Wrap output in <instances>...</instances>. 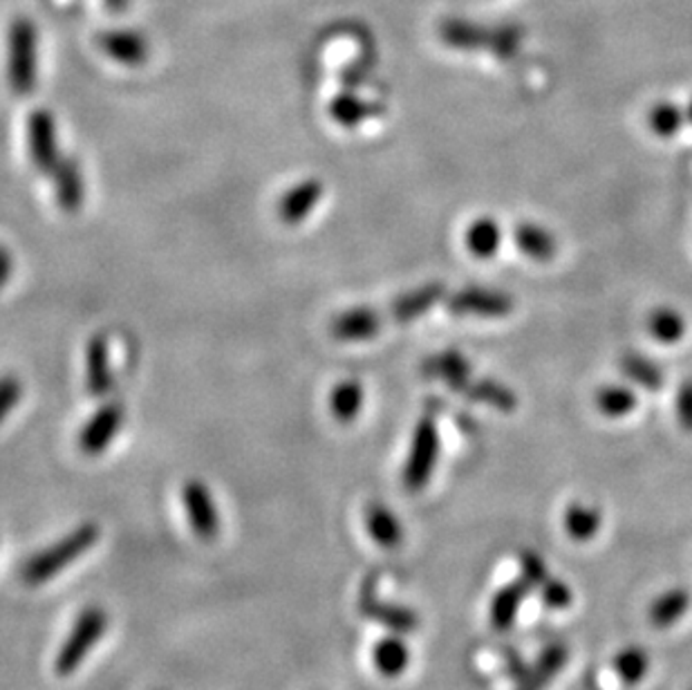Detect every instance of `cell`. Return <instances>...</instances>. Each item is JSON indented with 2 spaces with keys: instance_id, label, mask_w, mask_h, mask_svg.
Returning a JSON list of instances; mask_svg holds the SVG:
<instances>
[{
  "instance_id": "cell-8",
  "label": "cell",
  "mask_w": 692,
  "mask_h": 690,
  "mask_svg": "<svg viewBox=\"0 0 692 690\" xmlns=\"http://www.w3.org/2000/svg\"><path fill=\"white\" fill-rule=\"evenodd\" d=\"M182 503L188 518L191 529L202 541H213L220 534V514L215 507V501L204 483L188 480L182 489Z\"/></svg>"
},
{
  "instance_id": "cell-26",
  "label": "cell",
  "mask_w": 692,
  "mask_h": 690,
  "mask_svg": "<svg viewBox=\"0 0 692 690\" xmlns=\"http://www.w3.org/2000/svg\"><path fill=\"white\" fill-rule=\"evenodd\" d=\"M685 319L681 312L663 305L656 308L654 312H650L647 317V332L652 334V339H656L663 346H674L685 337Z\"/></svg>"
},
{
  "instance_id": "cell-17",
  "label": "cell",
  "mask_w": 692,
  "mask_h": 690,
  "mask_svg": "<svg viewBox=\"0 0 692 690\" xmlns=\"http://www.w3.org/2000/svg\"><path fill=\"white\" fill-rule=\"evenodd\" d=\"M516 247L536 263H549L558 254V241L545 226L534 222H523L514 229Z\"/></svg>"
},
{
  "instance_id": "cell-33",
  "label": "cell",
  "mask_w": 692,
  "mask_h": 690,
  "mask_svg": "<svg viewBox=\"0 0 692 690\" xmlns=\"http://www.w3.org/2000/svg\"><path fill=\"white\" fill-rule=\"evenodd\" d=\"M647 668H650V657L643 648H636V645L621 650L614 659V670L621 677V681L627 686L639 683L647 674Z\"/></svg>"
},
{
  "instance_id": "cell-27",
  "label": "cell",
  "mask_w": 692,
  "mask_h": 690,
  "mask_svg": "<svg viewBox=\"0 0 692 690\" xmlns=\"http://www.w3.org/2000/svg\"><path fill=\"white\" fill-rule=\"evenodd\" d=\"M465 395L471 399V401H478V404H487L491 408H498V410H505V412H511L516 406H518V397L516 392L500 383V381H494V379H480V381H471L465 390Z\"/></svg>"
},
{
  "instance_id": "cell-29",
  "label": "cell",
  "mask_w": 692,
  "mask_h": 690,
  "mask_svg": "<svg viewBox=\"0 0 692 690\" xmlns=\"http://www.w3.org/2000/svg\"><path fill=\"white\" fill-rule=\"evenodd\" d=\"M565 532L576 541V543H587L592 541L598 529H601V512L596 507H587L581 503H574L565 509Z\"/></svg>"
},
{
  "instance_id": "cell-24",
  "label": "cell",
  "mask_w": 692,
  "mask_h": 690,
  "mask_svg": "<svg viewBox=\"0 0 692 690\" xmlns=\"http://www.w3.org/2000/svg\"><path fill=\"white\" fill-rule=\"evenodd\" d=\"M366 401L363 386L354 379H345L337 383L330 392V412L339 424H352Z\"/></svg>"
},
{
  "instance_id": "cell-2",
  "label": "cell",
  "mask_w": 692,
  "mask_h": 690,
  "mask_svg": "<svg viewBox=\"0 0 692 690\" xmlns=\"http://www.w3.org/2000/svg\"><path fill=\"white\" fill-rule=\"evenodd\" d=\"M99 541V527L95 523H86L77 527L72 534L39 552L23 565V581L28 585H43L52 581L61 570L72 565L79 556L95 547Z\"/></svg>"
},
{
  "instance_id": "cell-35",
  "label": "cell",
  "mask_w": 692,
  "mask_h": 690,
  "mask_svg": "<svg viewBox=\"0 0 692 690\" xmlns=\"http://www.w3.org/2000/svg\"><path fill=\"white\" fill-rule=\"evenodd\" d=\"M23 399V383L14 375L0 377V424L8 419V415L21 404Z\"/></svg>"
},
{
  "instance_id": "cell-28",
  "label": "cell",
  "mask_w": 692,
  "mask_h": 690,
  "mask_svg": "<svg viewBox=\"0 0 692 690\" xmlns=\"http://www.w3.org/2000/svg\"><path fill=\"white\" fill-rule=\"evenodd\" d=\"M621 370L627 379L645 390H661L665 383V372L650 357L639 352H627L621 359Z\"/></svg>"
},
{
  "instance_id": "cell-4",
  "label": "cell",
  "mask_w": 692,
  "mask_h": 690,
  "mask_svg": "<svg viewBox=\"0 0 692 690\" xmlns=\"http://www.w3.org/2000/svg\"><path fill=\"white\" fill-rule=\"evenodd\" d=\"M439 459V430L430 415H423L415 426L410 450L403 465V487L412 494L421 492L437 467Z\"/></svg>"
},
{
  "instance_id": "cell-31",
  "label": "cell",
  "mask_w": 692,
  "mask_h": 690,
  "mask_svg": "<svg viewBox=\"0 0 692 690\" xmlns=\"http://www.w3.org/2000/svg\"><path fill=\"white\" fill-rule=\"evenodd\" d=\"M690 608V594L685 590H670L661 594L650 608V621L656 628H667L676 623Z\"/></svg>"
},
{
  "instance_id": "cell-19",
  "label": "cell",
  "mask_w": 692,
  "mask_h": 690,
  "mask_svg": "<svg viewBox=\"0 0 692 690\" xmlns=\"http://www.w3.org/2000/svg\"><path fill=\"white\" fill-rule=\"evenodd\" d=\"M328 113H330L332 122H337L339 126H343V128H357L359 124L379 117V115L383 113V108H381L379 104H372V101L361 99L359 95L341 93V95H337V97L330 101Z\"/></svg>"
},
{
  "instance_id": "cell-1",
  "label": "cell",
  "mask_w": 692,
  "mask_h": 690,
  "mask_svg": "<svg viewBox=\"0 0 692 690\" xmlns=\"http://www.w3.org/2000/svg\"><path fill=\"white\" fill-rule=\"evenodd\" d=\"M8 81L17 97H30L39 84V30L19 17L8 35Z\"/></svg>"
},
{
  "instance_id": "cell-15",
  "label": "cell",
  "mask_w": 692,
  "mask_h": 690,
  "mask_svg": "<svg viewBox=\"0 0 692 690\" xmlns=\"http://www.w3.org/2000/svg\"><path fill=\"white\" fill-rule=\"evenodd\" d=\"M50 175H52V186H55L59 206L68 213L79 211L84 204V195H86L84 173H81L79 162L75 157H61Z\"/></svg>"
},
{
  "instance_id": "cell-36",
  "label": "cell",
  "mask_w": 692,
  "mask_h": 690,
  "mask_svg": "<svg viewBox=\"0 0 692 690\" xmlns=\"http://www.w3.org/2000/svg\"><path fill=\"white\" fill-rule=\"evenodd\" d=\"M543 601L552 610H567L572 605V601H574V594H572V590L563 581L547 579L543 583Z\"/></svg>"
},
{
  "instance_id": "cell-39",
  "label": "cell",
  "mask_w": 692,
  "mask_h": 690,
  "mask_svg": "<svg viewBox=\"0 0 692 690\" xmlns=\"http://www.w3.org/2000/svg\"><path fill=\"white\" fill-rule=\"evenodd\" d=\"M12 272H14V261H12L10 252L0 245V288H6L10 283Z\"/></svg>"
},
{
  "instance_id": "cell-16",
  "label": "cell",
  "mask_w": 692,
  "mask_h": 690,
  "mask_svg": "<svg viewBox=\"0 0 692 690\" xmlns=\"http://www.w3.org/2000/svg\"><path fill=\"white\" fill-rule=\"evenodd\" d=\"M359 610L363 616L394 630V632H415L419 625V619L412 610L399 608V605H390V603H381L368 587L361 594L359 601Z\"/></svg>"
},
{
  "instance_id": "cell-22",
  "label": "cell",
  "mask_w": 692,
  "mask_h": 690,
  "mask_svg": "<svg viewBox=\"0 0 692 690\" xmlns=\"http://www.w3.org/2000/svg\"><path fill=\"white\" fill-rule=\"evenodd\" d=\"M529 583L523 579V581H516L507 587H503L494 601H491V625L498 630V632H505L509 630L516 619H518V612H520V605L523 601L527 599V592H529Z\"/></svg>"
},
{
  "instance_id": "cell-18",
  "label": "cell",
  "mask_w": 692,
  "mask_h": 690,
  "mask_svg": "<svg viewBox=\"0 0 692 690\" xmlns=\"http://www.w3.org/2000/svg\"><path fill=\"white\" fill-rule=\"evenodd\" d=\"M441 299H444V285L430 283V285H423V288H417L412 292L397 297L390 305V314L397 323H410L423 317L426 312H430Z\"/></svg>"
},
{
  "instance_id": "cell-21",
  "label": "cell",
  "mask_w": 692,
  "mask_h": 690,
  "mask_svg": "<svg viewBox=\"0 0 692 690\" xmlns=\"http://www.w3.org/2000/svg\"><path fill=\"white\" fill-rule=\"evenodd\" d=\"M503 245V229L491 215H483L467 229V250L478 261H491Z\"/></svg>"
},
{
  "instance_id": "cell-23",
  "label": "cell",
  "mask_w": 692,
  "mask_h": 690,
  "mask_svg": "<svg viewBox=\"0 0 692 690\" xmlns=\"http://www.w3.org/2000/svg\"><path fill=\"white\" fill-rule=\"evenodd\" d=\"M567 659H569V652L565 645L556 643V645L545 648L538 663L532 670H527L525 677L520 679L518 690H545L547 683L565 668Z\"/></svg>"
},
{
  "instance_id": "cell-25",
  "label": "cell",
  "mask_w": 692,
  "mask_h": 690,
  "mask_svg": "<svg viewBox=\"0 0 692 690\" xmlns=\"http://www.w3.org/2000/svg\"><path fill=\"white\" fill-rule=\"evenodd\" d=\"M372 661L383 677H399L410 663V650L399 636H386L374 645Z\"/></svg>"
},
{
  "instance_id": "cell-11",
  "label": "cell",
  "mask_w": 692,
  "mask_h": 690,
  "mask_svg": "<svg viewBox=\"0 0 692 690\" xmlns=\"http://www.w3.org/2000/svg\"><path fill=\"white\" fill-rule=\"evenodd\" d=\"M86 388L92 397H108L115 388V370L106 334L90 337L86 346Z\"/></svg>"
},
{
  "instance_id": "cell-20",
  "label": "cell",
  "mask_w": 692,
  "mask_h": 690,
  "mask_svg": "<svg viewBox=\"0 0 692 690\" xmlns=\"http://www.w3.org/2000/svg\"><path fill=\"white\" fill-rule=\"evenodd\" d=\"M366 529L370 538L383 550H397L403 543V527L399 518L379 503L366 509Z\"/></svg>"
},
{
  "instance_id": "cell-6",
  "label": "cell",
  "mask_w": 692,
  "mask_h": 690,
  "mask_svg": "<svg viewBox=\"0 0 692 690\" xmlns=\"http://www.w3.org/2000/svg\"><path fill=\"white\" fill-rule=\"evenodd\" d=\"M516 310L511 294L489 288H467L448 299V312L455 317L503 319Z\"/></svg>"
},
{
  "instance_id": "cell-13",
  "label": "cell",
  "mask_w": 692,
  "mask_h": 690,
  "mask_svg": "<svg viewBox=\"0 0 692 690\" xmlns=\"http://www.w3.org/2000/svg\"><path fill=\"white\" fill-rule=\"evenodd\" d=\"M423 375L430 379L444 381L455 392H465L474 381V368L469 359L457 350H444L423 363Z\"/></svg>"
},
{
  "instance_id": "cell-34",
  "label": "cell",
  "mask_w": 692,
  "mask_h": 690,
  "mask_svg": "<svg viewBox=\"0 0 692 690\" xmlns=\"http://www.w3.org/2000/svg\"><path fill=\"white\" fill-rule=\"evenodd\" d=\"M523 39H525V28L516 26V23H503L494 28V46L491 52L503 59V61H511L520 48H523Z\"/></svg>"
},
{
  "instance_id": "cell-32",
  "label": "cell",
  "mask_w": 692,
  "mask_h": 690,
  "mask_svg": "<svg viewBox=\"0 0 692 690\" xmlns=\"http://www.w3.org/2000/svg\"><path fill=\"white\" fill-rule=\"evenodd\" d=\"M683 119H685V110H681L676 104L672 101H659L650 108V115H647V124H650V130L656 135V137H663V139H670L674 137L681 126H683Z\"/></svg>"
},
{
  "instance_id": "cell-10",
  "label": "cell",
  "mask_w": 692,
  "mask_h": 690,
  "mask_svg": "<svg viewBox=\"0 0 692 690\" xmlns=\"http://www.w3.org/2000/svg\"><path fill=\"white\" fill-rule=\"evenodd\" d=\"M437 35L444 46L459 52H478V50L491 52L494 46V28L467 19H444L437 28Z\"/></svg>"
},
{
  "instance_id": "cell-40",
  "label": "cell",
  "mask_w": 692,
  "mask_h": 690,
  "mask_svg": "<svg viewBox=\"0 0 692 690\" xmlns=\"http://www.w3.org/2000/svg\"><path fill=\"white\" fill-rule=\"evenodd\" d=\"M128 3L130 0H106V6L110 12H124V10H128Z\"/></svg>"
},
{
  "instance_id": "cell-9",
  "label": "cell",
  "mask_w": 692,
  "mask_h": 690,
  "mask_svg": "<svg viewBox=\"0 0 692 690\" xmlns=\"http://www.w3.org/2000/svg\"><path fill=\"white\" fill-rule=\"evenodd\" d=\"M99 50L119 66L139 68L150 57V43L135 30H108L97 35Z\"/></svg>"
},
{
  "instance_id": "cell-3",
  "label": "cell",
  "mask_w": 692,
  "mask_h": 690,
  "mask_svg": "<svg viewBox=\"0 0 692 690\" xmlns=\"http://www.w3.org/2000/svg\"><path fill=\"white\" fill-rule=\"evenodd\" d=\"M106 630H108V614L99 605L86 608L75 621L68 639L64 641L57 654V661H55L57 674L61 677L72 674L84 663V659L92 652V648L97 645V641L104 636Z\"/></svg>"
},
{
  "instance_id": "cell-41",
  "label": "cell",
  "mask_w": 692,
  "mask_h": 690,
  "mask_svg": "<svg viewBox=\"0 0 692 690\" xmlns=\"http://www.w3.org/2000/svg\"><path fill=\"white\" fill-rule=\"evenodd\" d=\"M685 119L692 124V99H690V104H688V108H685Z\"/></svg>"
},
{
  "instance_id": "cell-30",
  "label": "cell",
  "mask_w": 692,
  "mask_h": 690,
  "mask_svg": "<svg viewBox=\"0 0 692 690\" xmlns=\"http://www.w3.org/2000/svg\"><path fill=\"white\" fill-rule=\"evenodd\" d=\"M636 404H639V399H636L634 390L627 386L612 383V386L598 388V392H596V408L601 410V415H605L610 419L627 417L636 408Z\"/></svg>"
},
{
  "instance_id": "cell-5",
  "label": "cell",
  "mask_w": 692,
  "mask_h": 690,
  "mask_svg": "<svg viewBox=\"0 0 692 690\" xmlns=\"http://www.w3.org/2000/svg\"><path fill=\"white\" fill-rule=\"evenodd\" d=\"M26 133H28V153H30L32 166L50 175L61 159L55 115L46 108L32 110L28 117Z\"/></svg>"
},
{
  "instance_id": "cell-38",
  "label": "cell",
  "mask_w": 692,
  "mask_h": 690,
  "mask_svg": "<svg viewBox=\"0 0 692 690\" xmlns=\"http://www.w3.org/2000/svg\"><path fill=\"white\" fill-rule=\"evenodd\" d=\"M676 419L688 433H692V381H683L676 390Z\"/></svg>"
},
{
  "instance_id": "cell-7",
  "label": "cell",
  "mask_w": 692,
  "mask_h": 690,
  "mask_svg": "<svg viewBox=\"0 0 692 690\" xmlns=\"http://www.w3.org/2000/svg\"><path fill=\"white\" fill-rule=\"evenodd\" d=\"M124 424V408L117 401H106L84 426L79 433L81 453L97 457L106 453V448L115 441L119 428Z\"/></svg>"
},
{
  "instance_id": "cell-37",
  "label": "cell",
  "mask_w": 692,
  "mask_h": 690,
  "mask_svg": "<svg viewBox=\"0 0 692 690\" xmlns=\"http://www.w3.org/2000/svg\"><path fill=\"white\" fill-rule=\"evenodd\" d=\"M520 565H523V576H525V581H527L532 587H534V585H540V587H543V583L549 579L547 567H545V563H543V558H540L538 554L525 552Z\"/></svg>"
},
{
  "instance_id": "cell-12",
  "label": "cell",
  "mask_w": 692,
  "mask_h": 690,
  "mask_svg": "<svg viewBox=\"0 0 692 690\" xmlns=\"http://www.w3.org/2000/svg\"><path fill=\"white\" fill-rule=\"evenodd\" d=\"M325 186L321 179H303L299 184H294L290 191H285L276 204V213L279 220L294 226L308 220V215L319 206V202L323 200Z\"/></svg>"
},
{
  "instance_id": "cell-14",
  "label": "cell",
  "mask_w": 692,
  "mask_h": 690,
  "mask_svg": "<svg viewBox=\"0 0 692 690\" xmlns=\"http://www.w3.org/2000/svg\"><path fill=\"white\" fill-rule=\"evenodd\" d=\"M381 332V317L372 308H352L330 321V334L339 341H368Z\"/></svg>"
}]
</instances>
